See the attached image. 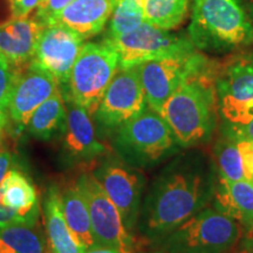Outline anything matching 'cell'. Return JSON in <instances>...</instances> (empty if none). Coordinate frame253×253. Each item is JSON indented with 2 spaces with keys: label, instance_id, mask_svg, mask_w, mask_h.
<instances>
[{
  "label": "cell",
  "instance_id": "obj_2",
  "mask_svg": "<svg viewBox=\"0 0 253 253\" xmlns=\"http://www.w3.org/2000/svg\"><path fill=\"white\" fill-rule=\"evenodd\" d=\"M217 63L194 73L164 103L160 115L181 148H192L211 137L217 122Z\"/></svg>",
  "mask_w": 253,
  "mask_h": 253
},
{
  "label": "cell",
  "instance_id": "obj_7",
  "mask_svg": "<svg viewBox=\"0 0 253 253\" xmlns=\"http://www.w3.org/2000/svg\"><path fill=\"white\" fill-rule=\"evenodd\" d=\"M116 144L123 154L141 163L157 162L179 148L164 119L149 107L119 126Z\"/></svg>",
  "mask_w": 253,
  "mask_h": 253
},
{
  "label": "cell",
  "instance_id": "obj_39",
  "mask_svg": "<svg viewBox=\"0 0 253 253\" xmlns=\"http://www.w3.org/2000/svg\"><path fill=\"white\" fill-rule=\"evenodd\" d=\"M250 19H251L253 23V4L250 6Z\"/></svg>",
  "mask_w": 253,
  "mask_h": 253
},
{
  "label": "cell",
  "instance_id": "obj_15",
  "mask_svg": "<svg viewBox=\"0 0 253 253\" xmlns=\"http://www.w3.org/2000/svg\"><path fill=\"white\" fill-rule=\"evenodd\" d=\"M116 0H74L47 23L68 28L88 39L96 36L109 20Z\"/></svg>",
  "mask_w": 253,
  "mask_h": 253
},
{
  "label": "cell",
  "instance_id": "obj_25",
  "mask_svg": "<svg viewBox=\"0 0 253 253\" xmlns=\"http://www.w3.org/2000/svg\"><path fill=\"white\" fill-rule=\"evenodd\" d=\"M214 171L219 178L227 181L249 179L238 142L224 136L214 147Z\"/></svg>",
  "mask_w": 253,
  "mask_h": 253
},
{
  "label": "cell",
  "instance_id": "obj_40",
  "mask_svg": "<svg viewBox=\"0 0 253 253\" xmlns=\"http://www.w3.org/2000/svg\"><path fill=\"white\" fill-rule=\"evenodd\" d=\"M151 253H168V252H164V251H160V252H151Z\"/></svg>",
  "mask_w": 253,
  "mask_h": 253
},
{
  "label": "cell",
  "instance_id": "obj_24",
  "mask_svg": "<svg viewBox=\"0 0 253 253\" xmlns=\"http://www.w3.org/2000/svg\"><path fill=\"white\" fill-rule=\"evenodd\" d=\"M145 23L163 30L182 24L188 12L189 0H142Z\"/></svg>",
  "mask_w": 253,
  "mask_h": 253
},
{
  "label": "cell",
  "instance_id": "obj_32",
  "mask_svg": "<svg viewBox=\"0 0 253 253\" xmlns=\"http://www.w3.org/2000/svg\"><path fill=\"white\" fill-rule=\"evenodd\" d=\"M226 137L237 142H248V143L253 144V119L249 123H246L245 126H240L239 129L233 131L232 134L227 135Z\"/></svg>",
  "mask_w": 253,
  "mask_h": 253
},
{
  "label": "cell",
  "instance_id": "obj_34",
  "mask_svg": "<svg viewBox=\"0 0 253 253\" xmlns=\"http://www.w3.org/2000/svg\"><path fill=\"white\" fill-rule=\"evenodd\" d=\"M11 163H12L11 154H9L7 150L0 149V185H1L5 176L7 175V172L9 171Z\"/></svg>",
  "mask_w": 253,
  "mask_h": 253
},
{
  "label": "cell",
  "instance_id": "obj_23",
  "mask_svg": "<svg viewBox=\"0 0 253 253\" xmlns=\"http://www.w3.org/2000/svg\"><path fill=\"white\" fill-rule=\"evenodd\" d=\"M45 239L36 224H17L0 229V253H46Z\"/></svg>",
  "mask_w": 253,
  "mask_h": 253
},
{
  "label": "cell",
  "instance_id": "obj_5",
  "mask_svg": "<svg viewBox=\"0 0 253 253\" xmlns=\"http://www.w3.org/2000/svg\"><path fill=\"white\" fill-rule=\"evenodd\" d=\"M214 84L218 113L227 136L253 119V54L217 65Z\"/></svg>",
  "mask_w": 253,
  "mask_h": 253
},
{
  "label": "cell",
  "instance_id": "obj_6",
  "mask_svg": "<svg viewBox=\"0 0 253 253\" xmlns=\"http://www.w3.org/2000/svg\"><path fill=\"white\" fill-rule=\"evenodd\" d=\"M119 67L118 52L106 40L84 43L69 77L72 100L94 115Z\"/></svg>",
  "mask_w": 253,
  "mask_h": 253
},
{
  "label": "cell",
  "instance_id": "obj_10",
  "mask_svg": "<svg viewBox=\"0 0 253 253\" xmlns=\"http://www.w3.org/2000/svg\"><path fill=\"white\" fill-rule=\"evenodd\" d=\"M210 62L197 50L140 65V78L149 108L161 114L164 103L190 75Z\"/></svg>",
  "mask_w": 253,
  "mask_h": 253
},
{
  "label": "cell",
  "instance_id": "obj_38",
  "mask_svg": "<svg viewBox=\"0 0 253 253\" xmlns=\"http://www.w3.org/2000/svg\"><path fill=\"white\" fill-rule=\"evenodd\" d=\"M244 237H248V238H252L253 239V225L250 230L246 231V232L244 233Z\"/></svg>",
  "mask_w": 253,
  "mask_h": 253
},
{
  "label": "cell",
  "instance_id": "obj_3",
  "mask_svg": "<svg viewBox=\"0 0 253 253\" xmlns=\"http://www.w3.org/2000/svg\"><path fill=\"white\" fill-rule=\"evenodd\" d=\"M189 38L199 50L230 52L251 45L253 25L240 0H194Z\"/></svg>",
  "mask_w": 253,
  "mask_h": 253
},
{
  "label": "cell",
  "instance_id": "obj_21",
  "mask_svg": "<svg viewBox=\"0 0 253 253\" xmlns=\"http://www.w3.org/2000/svg\"><path fill=\"white\" fill-rule=\"evenodd\" d=\"M1 203L33 220L39 216L37 190L27 177L18 170H9L0 185Z\"/></svg>",
  "mask_w": 253,
  "mask_h": 253
},
{
  "label": "cell",
  "instance_id": "obj_35",
  "mask_svg": "<svg viewBox=\"0 0 253 253\" xmlns=\"http://www.w3.org/2000/svg\"><path fill=\"white\" fill-rule=\"evenodd\" d=\"M235 253H253V239L243 237L235 250Z\"/></svg>",
  "mask_w": 253,
  "mask_h": 253
},
{
  "label": "cell",
  "instance_id": "obj_29",
  "mask_svg": "<svg viewBox=\"0 0 253 253\" xmlns=\"http://www.w3.org/2000/svg\"><path fill=\"white\" fill-rule=\"evenodd\" d=\"M17 224H37V220L31 219V218L19 213L18 211L5 207L1 203V199H0V229H4V227L11 225H17Z\"/></svg>",
  "mask_w": 253,
  "mask_h": 253
},
{
  "label": "cell",
  "instance_id": "obj_22",
  "mask_svg": "<svg viewBox=\"0 0 253 253\" xmlns=\"http://www.w3.org/2000/svg\"><path fill=\"white\" fill-rule=\"evenodd\" d=\"M66 106L60 89L34 110L27 122V130L32 136L48 140L65 125Z\"/></svg>",
  "mask_w": 253,
  "mask_h": 253
},
{
  "label": "cell",
  "instance_id": "obj_17",
  "mask_svg": "<svg viewBox=\"0 0 253 253\" xmlns=\"http://www.w3.org/2000/svg\"><path fill=\"white\" fill-rule=\"evenodd\" d=\"M65 149L75 160H93L106 151L95 135L90 114L72 100L66 107Z\"/></svg>",
  "mask_w": 253,
  "mask_h": 253
},
{
  "label": "cell",
  "instance_id": "obj_1",
  "mask_svg": "<svg viewBox=\"0 0 253 253\" xmlns=\"http://www.w3.org/2000/svg\"><path fill=\"white\" fill-rule=\"evenodd\" d=\"M216 171L202 154L183 155L158 177L144 208V230L158 238L207 208L213 197Z\"/></svg>",
  "mask_w": 253,
  "mask_h": 253
},
{
  "label": "cell",
  "instance_id": "obj_9",
  "mask_svg": "<svg viewBox=\"0 0 253 253\" xmlns=\"http://www.w3.org/2000/svg\"><path fill=\"white\" fill-rule=\"evenodd\" d=\"M86 199L96 244L122 253H134V240L121 214L94 173L84 172L77 181Z\"/></svg>",
  "mask_w": 253,
  "mask_h": 253
},
{
  "label": "cell",
  "instance_id": "obj_18",
  "mask_svg": "<svg viewBox=\"0 0 253 253\" xmlns=\"http://www.w3.org/2000/svg\"><path fill=\"white\" fill-rule=\"evenodd\" d=\"M214 208L242 225L244 233L253 225V182L249 179L227 181L216 176Z\"/></svg>",
  "mask_w": 253,
  "mask_h": 253
},
{
  "label": "cell",
  "instance_id": "obj_37",
  "mask_svg": "<svg viewBox=\"0 0 253 253\" xmlns=\"http://www.w3.org/2000/svg\"><path fill=\"white\" fill-rule=\"evenodd\" d=\"M7 121H8V114L6 110H0V135H1L2 130H4V128L7 125Z\"/></svg>",
  "mask_w": 253,
  "mask_h": 253
},
{
  "label": "cell",
  "instance_id": "obj_27",
  "mask_svg": "<svg viewBox=\"0 0 253 253\" xmlns=\"http://www.w3.org/2000/svg\"><path fill=\"white\" fill-rule=\"evenodd\" d=\"M15 78L17 73L13 71L7 60L0 55V110H7Z\"/></svg>",
  "mask_w": 253,
  "mask_h": 253
},
{
  "label": "cell",
  "instance_id": "obj_26",
  "mask_svg": "<svg viewBox=\"0 0 253 253\" xmlns=\"http://www.w3.org/2000/svg\"><path fill=\"white\" fill-rule=\"evenodd\" d=\"M144 23L142 0H116L106 39H115Z\"/></svg>",
  "mask_w": 253,
  "mask_h": 253
},
{
  "label": "cell",
  "instance_id": "obj_31",
  "mask_svg": "<svg viewBox=\"0 0 253 253\" xmlns=\"http://www.w3.org/2000/svg\"><path fill=\"white\" fill-rule=\"evenodd\" d=\"M243 161H244L249 181L253 182V144L248 142H238Z\"/></svg>",
  "mask_w": 253,
  "mask_h": 253
},
{
  "label": "cell",
  "instance_id": "obj_36",
  "mask_svg": "<svg viewBox=\"0 0 253 253\" xmlns=\"http://www.w3.org/2000/svg\"><path fill=\"white\" fill-rule=\"evenodd\" d=\"M84 253H122V252L115 249H110V248H106V246L97 245L91 249L86 250V251H84Z\"/></svg>",
  "mask_w": 253,
  "mask_h": 253
},
{
  "label": "cell",
  "instance_id": "obj_4",
  "mask_svg": "<svg viewBox=\"0 0 253 253\" xmlns=\"http://www.w3.org/2000/svg\"><path fill=\"white\" fill-rule=\"evenodd\" d=\"M244 237L238 221L216 208H204L164 237L168 253H232Z\"/></svg>",
  "mask_w": 253,
  "mask_h": 253
},
{
  "label": "cell",
  "instance_id": "obj_30",
  "mask_svg": "<svg viewBox=\"0 0 253 253\" xmlns=\"http://www.w3.org/2000/svg\"><path fill=\"white\" fill-rule=\"evenodd\" d=\"M42 1L43 0H12L15 19L28 17L32 12L39 7Z\"/></svg>",
  "mask_w": 253,
  "mask_h": 253
},
{
  "label": "cell",
  "instance_id": "obj_28",
  "mask_svg": "<svg viewBox=\"0 0 253 253\" xmlns=\"http://www.w3.org/2000/svg\"><path fill=\"white\" fill-rule=\"evenodd\" d=\"M74 0H43L36 9V18L38 21L46 26L47 23L62 11L63 8L67 7Z\"/></svg>",
  "mask_w": 253,
  "mask_h": 253
},
{
  "label": "cell",
  "instance_id": "obj_13",
  "mask_svg": "<svg viewBox=\"0 0 253 253\" xmlns=\"http://www.w3.org/2000/svg\"><path fill=\"white\" fill-rule=\"evenodd\" d=\"M108 197L118 208L125 226L134 230L140 211L142 181L137 173L119 162H106L94 173Z\"/></svg>",
  "mask_w": 253,
  "mask_h": 253
},
{
  "label": "cell",
  "instance_id": "obj_12",
  "mask_svg": "<svg viewBox=\"0 0 253 253\" xmlns=\"http://www.w3.org/2000/svg\"><path fill=\"white\" fill-rule=\"evenodd\" d=\"M84 40L66 27L45 26L30 65L49 74L59 84H68L73 66L84 45Z\"/></svg>",
  "mask_w": 253,
  "mask_h": 253
},
{
  "label": "cell",
  "instance_id": "obj_14",
  "mask_svg": "<svg viewBox=\"0 0 253 253\" xmlns=\"http://www.w3.org/2000/svg\"><path fill=\"white\" fill-rule=\"evenodd\" d=\"M59 89V82L40 69L32 67L17 74L8 100V116L15 125L26 126L32 114Z\"/></svg>",
  "mask_w": 253,
  "mask_h": 253
},
{
  "label": "cell",
  "instance_id": "obj_19",
  "mask_svg": "<svg viewBox=\"0 0 253 253\" xmlns=\"http://www.w3.org/2000/svg\"><path fill=\"white\" fill-rule=\"evenodd\" d=\"M46 245L48 253H84L66 223L60 190L52 186L45 199Z\"/></svg>",
  "mask_w": 253,
  "mask_h": 253
},
{
  "label": "cell",
  "instance_id": "obj_11",
  "mask_svg": "<svg viewBox=\"0 0 253 253\" xmlns=\"http://www.w3.org/2000/svg\"><path fill=\"white\" fill-rule=\"evenodd\" d=\"M140 66L119 67L94 115L107 128H119L147 108Z\"/></svg>",
  "mask_w": 253,
  "mask_h": 253
},
{
  "label": "cell",
  "instance_id": "obj_8",
  "mask_svg": "<svg viewBox=\"0 0 253 253\" xmlns=\"http://www.w3.org/2000/svg\"><path fill=\"white\" fill-rule=\"evenodd\" d=\"M118 52L120 67H134L142 63L195 52L190 38L170 33L168 30L144 23L115 39H104Z\"/></svg>",
  "mask_w": 253,
  "mask_h": 253
},
{
  "label": "cell",
  "instance_id": "obj_20",
  "mask_svg": "<svg viewBox=\"0 0 253 253\" xmlns=\"http://www.w3.org/2000/svg\"><path fill=\"white\" fill-rule=\"evenodd\" d=\"M60 198H61L62 212L66 223L79 245L84 251L97 246L91 231L86 199L78 183L69 184L62 191H60Z\"/></svg>",
  "mask_w": 253,
  "mask_h": 253
},
{
  "label": "cell",
  "instance_id": "obj_16",
  "mask_svg": "<svg viewBox=\"0 0 253 253\" xmlns=\"http://www.w3.org/2000/svg\"><path fill=\"white\" fill-rule=\"evenodd\" d=\"M43 28L45 25L28 17L0 26V55L15 68L31 63Z\"/></svg>",
  "mask_w": 253,
  "mask_h": 253
},
{
  "label": "cell",
  "instance_id": "obj_33",
  "mask_svg": "<svg viewBox=\"0 0 253 253\" xmlns=\"http://www.w3.org/2000/svg\"><path fill=\"white\" fill-rule=\"evenodd\" d=\"M14 9L12 0H0V26L13 20Z\"/></svg>",
  "mask_w": 253,
  "mask_h": 253
},
{
  "label": "cell",
  "instance_id": "obj_41",
  "mask_svg": "<svg viewBox=\"0 0 253 253\" xmlns=\"http://www.w3.org/2000/svg\"><path fill=\"white\" fill-rule=\"evenodd\" d=\"M232 253H235V252H232Z\"/></svg>",
  "mask_w": 253,
  "mask_h": 253
}]
</instances>
